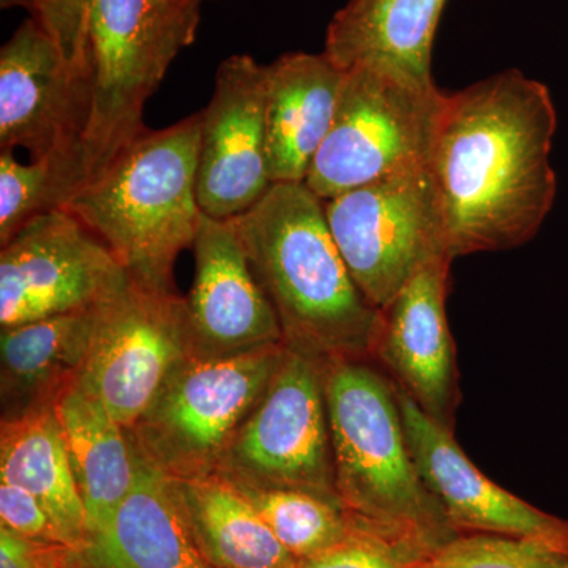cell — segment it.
Listing matches in <instances>:
<instances>
[{
    "mask_svg": "<svg viewBox=\"0 0 568 568\" xmlns=\"http://www.w3.org/2000/svg\"><path fill=\"white\" fill-rule=\"evenodd\" d=\"M547 85L507 70L447 95L432 166L452 257L526 244L556 197Z\"/></svg>",
    "mask_w": 568,
    "mask_h": 568,
    "instance_id": "obj_1",
    "label": "cell"
},
{
    "mask_svg": "<svg viewBox=\"0 0 568 568\" xmlns=\"http://www.w3.org/2000/svg\"><path fill=\"white\" fill-rule=\"evenodd\" d=\"M227 222L274 305L287 349L321 364L372 361L383 310L354 282L323 200L304 182L274 183L260 203Z\"/></svg>",
    "mask_w": 568,
    "mask_h": 568,
    "instance_id": "obj_2",
    "label": "cell"
},
{
    "mask_svg": "<svg viewBox=\"0 0 568 568\" xmlns=\"http://www.w3.org/2000/svg\"><path fill=\"white\" fill-rule=\"evenodd\" d=\"M335 488L355 529L422 560L458 536L410 454L398 394L372 361L324 364Z\"/></svg>",
    "mask_w": 568,
    "mask_h": 568,
    "instance_id": "obj_3",
    "label": "cell"
},
{
    "mask_svg": "<svg viewBox=\"0 0 568 568\" xmlns=\"http://www.w3.org/2000/svg\"><path fill=\"white\" fill-rule=\"evenodd\" d=\"M200 141L201 111L166 129H145L65 209L148 290L175 293V261L200 231Z\"/></svg>",
    "mask_w": 568,
    "mask_h": 568,
    "instance_id": "obj_4",
    "label": "cell"
},
{
    "mask_svg": "<svg viewBox=\"0 0 568 568\" xmlns=\"http://www.w3.org/2000/svg\"><path fill=\"white\" fill-rule=\"evenodd\" d=\"M203 0H91L93 80L84 136L89 181L145 130L144 108L181 51L196 40Z\"/></svg>",
    "mask_w": 568,
    "mask_h": 568,
    "instance_id": "obj_5",
    "label": "cell"
},
{
    "mask_svg": "<svg viewBox=\"0 0 568 568\" xmlns=\"http://www.w3.org/2000/svg\"><path fill=\"white\" fill-rule=\"evenodd\" d=\"M447 95L390 71H346L334 122L306 174L320 200L432 163Z\"/></svg>",
    "mask_w": 568,
    "mask_h": 568,
    "instance_id": "obj_6",
    "label": "cell"
},
{
    "mask_svg": "<svg viewBox=\"0 0 568 568\" xmlns=\"http://www.w3.org/2000/svg\"><path fill=\"white\" fill-rule=\"evenodd\" d=\"M286 346L186 357L129 429L145 462L173 480L211 476L282 364Z\"/></svg>",
    "mask_w": 568,
    "mask_h": 568,
    "instance_id": "obj_7",
    "label": "cell"
},
{
    "mask_svg": "<svg viewBox=\"0 0 568 568\" xmlns=\"http://www.w3.org/2000/svg\"><path fill=\"white\" fill-rule=\"evenodd\" d=\"M324 211L354 282L376 308H386L422 267L448 254L429 164L338 194L324 201Z\"/></svg>",
    "mask_w": 568,
    "mask_h": 568,
    "instance_id": "obj_8",
    "label": "cell"
},
{
    "mask_svg": "<svg viewBox=\"0 0 568 568\" xmlns=\"http://www.w3.org/2000/svg\"><path fill=\"white\" fill-rule=\"evenodd\" d=\"M216 473L257 487L302 489L339 504L324 364L286 347Z\"/></svg>",
    "mask_w": 568,
    "mask_h": 568,
    "instance_id": "obj_9",
    "label": "cell"
},
{
    "mask_svg": "<svg viewBox=\"0 0 568 568\" xmlns=\"http://www.w3.org/2000/svg\"><path fill=\"white\" fill-rule=\"evenodd\" d=\"M130 283L121 261L80 219L47 213L2 245L0 327L100 308Z\"/></svg>",
    "mask_w": 568,
    "mask_h": 568,
    "instance_id": "obj_10",
    "label": "cell"
},
{
    "mask_svg": "<svg viewBox=\"0 0 568 568\" xmlns=\"http://www.w3.org/2000/svg\"><path fill=\"white\" fill-rule=\"evenodd\" d=\"M186 357L192 342L185 298L132 280L100 306L77 384L130 429Z\"/></svg>",
    "mask_w": 568,
    "mask_h": 568,
    "instance_id": "obj_11",
    "label": "cell"
},
{
    "mask_svg": "<svg viewBox=\"0 0 568 568\" xmlns=\"http://www.w3.org/2000/svg\"><path fill=\"white\" fill-rule=\"evenodd\" d=\"M93 108L91 65H74L29 18L0 51V149L40 159L84 141Z\"/></svg>",
    "mask_w": 568,
    "mask_h": 568,
    "instance_id": "obj_12",
    "label": "cell"
},
{
    "mask_svg": "<svg viewBox=\"0 0 568 568\" xmlns=\"http://www.w3.org/2000/svg\"><path fill=\"white\" fill-rule=\"evenodd\" d=\"M265 65L252 55L224 59L215 91L201 111L197 203L205 215L231 220L263 200L268 174Z\"/></svg>",
    "mask_w": 568,
    "mask_h": 568,
    "instance_id": "obj_13",
    "label": "cell"
},
{
    "mask_svg": "<svg viewBox=\"0 0 568 568\" xmlns=\"http://www.w3.org/2000/svg\"><path fill=\"white\" fill-rule=\"evenodd\" d=\"M186 302L192 357H237L283 345L282 325L227 220L203 215Z\"/></svg>",
    "mask_w": 568,
    "mask_h": 568,
    "instance_id": "obj_14",
    "label": "cell"
},
{
    "mask_svg": "<svg viewBox=\"0 0 568 568\" xmlns=\"http://www.w3.org/2000/svg\"><path fill=\"white\" fill-rule=\"evenodd\" d=\"M396 394L418 473L459 534L534 538L568 556L566 519L538 510L489 480L467 458L450 428L433 420L398 387Z\"/></svg>",
    "mask_w": 568,
    "mask_h": 568,
    "instance_id": "obj_15",
    "label": "cell"
},
{
    "mask_svg": "<svg viewBox=\"0 0 568 568\" xmlns=\"http://www.w3.org/2000/svg\"><path fill=\"white\" fill-rule=\"evenodd\" d=\"M448 254L422 267L383 310L373 362L437 424L452 429L458 405L455 343L446 298Z\"/></svg>",
    "mask_w": 568,
    "mask_h": 568,
    "instance_id": "obj_16",
    "label": "cell"
},
{
    "mask_svg": "<svg viewBox=\"0 0 568 568\" xmlns=\"http://www.w3.org/2000/svg\"><path fill=\"white\" fill-rule=\"evenodd\" d=\"M346 71L325 52H287L265 65V123L272 183L305 182L334 122Z\"/></svg>",
    "mask_w": 568,
    "mask_h": 568,
    "instance_id": "obj_17",
    "label": "cell"
},
{
    "mask_svg": "<svg viewBox=\"0 0 568 568\" xmlns=\"http://www.w3.org/2000/svg\"><path fill=\"white\" fill-rule=\"evenodd\" d=\"M78 551L89 568H213L197 548L174 480L144 458L130 495Z\"/></svg>",
    "mask_w": 568,
    "mask_h": 568,
    "instance_id": "obj_18",
    "label": "cell"
},
{
    "mask_svg": "<svg viewBox=\"0 0 568 568\" xmlns=\"http://www.w3.org/2000/svg\"><path fill=\"white\" fill-rule=\"evenodd\" d=\"M447 0H349L335 14L324 52L342 70L373 67L435 84L432 52Z\"/></svg>",
    "mask_w": 568,
    "mask_h": 568,
    "instance_id": "obj_19",
    "label": "cell"
},
{
    "mask_svg": "<svg viewBox=\"0 0 568 568\" xmlns=\"http://www.w3.org/2000/svg\"><path fill=\"white\" fill-rule=\"evenodd\" d=\"M99 310L2 328V420L54 406L59 395L77 383L91 349Z\"/></svg>",
    "mask_w": 568,
    "mask_h": 568,
    "instance_id": "obj_20",
    "label": "cell"
},
{
    "mask_svg": "<svg viewBox=\"0 0 568 568\" xmlns=\"http://www.w3.org/2000/svg\"><path fill=\"white\" fill-rule=\"evenodd\" d=\"M52 407L84 503L89 536L106 526L130 495L142 458L129 429L77 383Z\"/></svg>",
    "mask_w": 568,
    "mask_h": 568,
    "instance_id": "obj_21",
    "label": "cell"
},
{
    "mask_svg": "<svg viewBox=\"0 0 568 568\" xmlns=\"http://www.w3.org/2000/svg\"><path fill=\"white\" fill-rule=\"evenodd\" d=\"M0 480L24 488L50 514L67 545L88 538L84 503L74 480L54 407L0 425Z\"/></svg>",
    "mask_w": 568,
    "mask_h": 568,
    "instance_id": "obj_22",
    "label": "cell"
},
{
    "mask_svg": "<svg viewBox=\"0 0 568 568\" xmlns=\"http://www.w3.org/2000/svg\"><path fill=\"white\" fill-rule=\"evenodd\" d=\"M174 484L197 548L213 568L295 567L293 555L222 474Z\"/></svg>",
    "mask_w": 568,
    "mask_h": 568,
    "instance_id": "obj_23",
    "label": "cell"
},
{
    "mask_svg": "<svg viewBox=\"0 0 568 568\" xmlns=\"http://www.w3.org/2000/svg\"><path fill=\"white\" fill-rule=\"evenodd\" d=\"M84 141L21 163L0 152V244L47 213L65 211L88 185Z\"/></svg>",
    "mask_w": 568,
    "mask_h": 568,
    "instance_id": "obj_24",
    "label": "cell"
},
{
    "mask_svg": "<svg viewBox=\"0 0 568 568\" xmlns=\"http://www.w3.org/2000/svg\"><path fill=\"white\" fill-rule=\"evenodd\" d=\"M226 478L252 503L295 562L334 547L354 530L345 510L334 500L302 489L257 487Z\"/></svg>",
    "mask_w": 568,
    "mask_h": 568,
    "instance_id": "obj_25",
    "label": "cell"
},
{
    "mask_svg": "<svg viewBox=\"0 0 568 568\" xmlns=\"http://www.w3.org/2000/svg\"><path fill=\"white\" fill-rule=\"evenodd\" d=\"M560 549L534 540L499 534L463 532L447 541L418 568H567Z\"/></svg>",
    "mask_w": 568,
    "mask_h": 568,
    "instance_id": "obj_26",
    "label": "cell"
},
{
    "mask_svg": "<svg viewBox=\"0 0 568 568\" xmlns=\"http://www.w3.org/2000/svg\"><path fill=\"white\" fill-rule=\"evenodd\" d=\"M91 0H0L2 9L22 7L58 44L74 65H91L88 50V14Z\"/></svg>",
    "mask_w": 568,
    "mask_h": 568,
    "instance_id": "obj_27",
    "label": "cell"
},
{
    "mask_svg": "<svg viewBox=\"0 0 568 568\" xmlns=\"http://www.w3.org/2000/svg\"><path fill=\"white\" fill-rule=\"evenodd\" d=\"M418 560L383 538L355 529L339 544L310 558L298 559L297 568H418Z\"/></svg>",
    "mask_w": 568,
    "mask_h": 568,
    "instance_id": "obj_28",
    "label": "cell"
},
{
    "mask_svg": "<svg viewBox=\"0 0 568 568\" xmlns=\"http://www.w3.org/2000/svg\"><path fill=\"white\" fill-rule=\"evenodd\" d=\"M0 526L41 544L67 545L50 514L31 493L0 480ZM70 547V545H69Z\"/></svg>",
    "mask_w": 568,
    "mask_h": 568,
    "instance_id": "obj_29",
    "label": "cell"
},
{
    "mask_svg": "<svg viewBox=\"0 0 568 568\" xmlns=\"http://www.w3.org/2000/svg\"><path fill=\"white\" fill-rule=\"evenodd\" d=\"M52 545L28 540L0 526V568H48Z\"/></svg>",
    "mask_w": 568,
    "mask_h": 568,
    "instance_id": "obj_30",
    "label": "cell"
},
{
    "mask_svg": "<svg viewBox=\"0 0 568 568\" xmlns=\"http://www.w3.org/2000/svg\"><path fill=\"white\" fill-rule=\"evenodd\" d=\"M48 568H89L78 548L69 545H52L48 556Z\"/></svg>",
    "mask_w": 568,
    "mask_h": 568,
    "instance_id": "obj_31",
    "label": "cell"
},
{
    "mask_svg": "<svg viewBox=\"0 0 568 568\" xmlns=\"http://www.w3.org/2000/svg\"><path fill=\"white\" fill-rule=\"evenodd\" d=\"M293 568H297V567H293Z\"/></svg>",
    "mask_w": 568,
    "mask_h": 568,
    "instance_id": "obj_32",
    "label": "cell"
},
{
    "mask_svg": "<svg viewBox=\"0 0 568 568\" xmlns=\"http://www.w3.org/2000/svg\"><path fill=\"white\" fill-rule=\"evenodd\" d=\"M567 568H568V566H567Z\"/></svg>",
    "mask_w": 568,
    "mask_h": 568,
    "instance_id": "obj_33",
    "label": "cell"
}]
</instances>
